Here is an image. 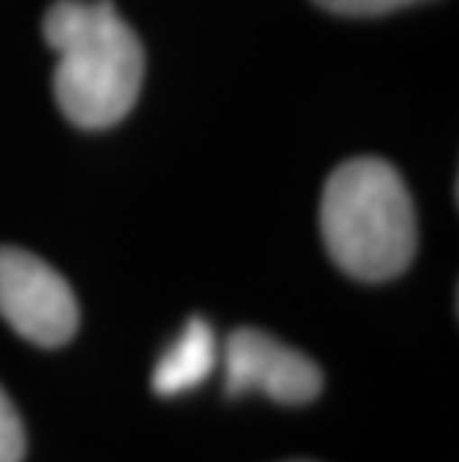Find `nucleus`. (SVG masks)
I'll return each mask as SVG.
<instances>
[{"label":"nucleus","instance_id":"nucleus-1","mask_svg":"<svg viewBox=\"0 0 459 462\" xmlns=\"http://www.w3.org/2000/svg\"><path fill=\"white\" fill-rule=\"evenodd\" d=\"M57 51L54 96L81 129H107L129 116L143 84V45L111 0H57L42 22Z\"/></svg>","mask_w":459,"mask_h":462},{"label":"nucleus","instance_id":"nucleus-2","mask_svg":"<svg viewBox=\"0 0 459 462\" xmlns=\"http://www.w3.org/2000/svg\"><path fill=\"white\" fill-rule=\"evenodd\" d=\"M319 227L337 269L367 283L403 274L418 254L412 194L382 159H349L328 176Z\"/></svg>","mask_w":459,"mask_h":462},{"label":"nucleus","instance_id":"nucleus-3","mask_svg":"<svg viewBox=\"0 0 459 462\" xmlns=\"http://www.w3.org/2000/svg\"><path fill=\"white\" fill-rule=\"evenodd\" d=\"M0 317L18 337L57 349L78 331V299L69 281L22 248H0Z\"/></svg>","mask_w":459,"mask_h":462},{"label":"nucleus","instance_id":"nucleus-4","mask_svg":"<svg viewBox=\"0 0 459 462\" xmlns=\"http://www.w3.org/2000/svg\"><path fill=\"white\" fill-rule=\"evenodd\" d=\"M224 394H262L283 406H305L322 391V370L305 352L260 328H236L224 343Z\"/></svg>","mask_w":459,"mask_h":462},{"label":"nucleus","instance_id":"nucleus-5","mask_svg":"<svg viewBox=\"0 0 459 462\" xmlns=\"http://www.w3.org/2000/svg\"><path fill=\"white\" fill-rule=\"evenodd\" d=\"M218 364V340L203 317H191L179 337L164 349L152 370V391L159 397H179L203 385Z\"/></svg>","mask_w":459,"mask_h":462},{"label":"nucleus","instance_id":"nucleus-6","mask_svg":"<svg viewBox=\"0 0 459 462\" xmlns=\"http://www.w3.org/2000/svg\"><path fill=\"white\" fill-rule=\"evenodd\" d=\"M24 459V427L13 406V400L0 388V462Z\"/></svg>","mask_w":459,"mask_h":462},{"label":"nucleus","instance_id":"nucleus-7","mask_svg":"<svg viewBox=\"0 0 459 462\" xmlns=\"http://www.w3.org/2000/svg\"><path fill=\"white\" fill-rule=\"evenodd\" d=\"M314 4L335 15L367 18V15H385V13H394V9L424 4V0H314Z\"/></svg>","mask_w":459,"mask_h":462}]
</instances>
